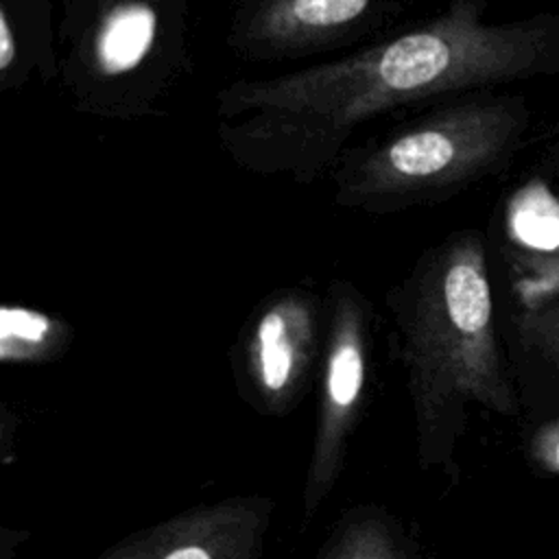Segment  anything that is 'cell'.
I'll use <instances>...</instances> for the list:
<instances>
[{
    "mask_svg": "<svg viewBox=\"0 0 559 559\" xmlns=\"http://www.w3.org/2000/svg\"><path fill=\"white\" fill-rule=\"evenodd\" d=\"M393 295L417 371L435 391L472 395L507 415L518 411L478 231H459L426 249Z\"/></svg>",
    "mask_w": 559,
    "mask_h": 559,
    "instance_id": "7a4b0ae2",
    "label": "cell"
},
{
    "mask_svg": "<svg viewBox=\"0 0 559 559\" xmlns=\"http://www.w3.org/2000/svg\"><path fill=\"white\" fill-rule=\"evenodd\" d=\"M15 39H13V31H11V22L7 11L2 9L0 13V70L9 72L11 63L15 61Z\"/></svg>",
    "mask_w": 559,
    "mask_h": 559,
    "instance_id": "30bf717a",
    "label": "cell"
},
{
    "mask_svg": "<svg viewBox=\"0 0 559 559\" xmlns=\"http://www.w3.org/2000/svg\"><path fill=\"white\" fill-rule=\"evenodd\" d=\"M157 37V13L148 2L124 0L105 13L94 33V66L118 76L144 61Z\"/></svg>",
    "mask_w": 559,
    "mask_h": 559,
    "instance_id": "8992f818",
    "label": "cell"
},
{
    "mask_svg": "<svg viewBox=\"0 0 559 559\" xmlns=\"http://www.w3.org/2000/svg\"><path fill=\"white\" fill-rule=\"evenodd\" d=\"M50 319L26 310V308H2V352L17 345L20 349H31L44 343L50 334Z\"/></svg>",
    "mask_w": 559,
    "mask_h": 559,
    "instance_id": "9c48e42d",
    "label": "cell"
},
{
    "mask_svg": "<svg viewBox=\"0 0 559 559\" xmlns=\"http://www.w3.org/2000/svg\"><path fill=\"white\" fill-rule=\"evenodd\" d=\"M522 114L498 100L437 109L395 133L345 151L330 177L334 201L369 214L435 203L498 166L515 146Z\"/></svg>",
    "mask_w": 559,
    "mask_h": 559,
    "instance_id": "3957f363",
    "label": "cell"
},
{
    "mask_svg": "<svg viewBox=\"0 0 559 559\" xmlns=\"http://www.w3.org/2000/svg\"><path fill=\"white\" fill-rule=\"evenodd\" d=\"M513 293L522 310H535L559 299V249L550 253H533L520 260V275Z\"/></svg>",
    "mask_w": 559,
    "mask_h": 559,
    "instance_id": "52a82bcc",
    "label": "cell"
},
{
    "mask_svg": "<svg viewBox=\"0 0 559 559\" xmlns=\"http://www.w3.org/2000/svg\"><path fill=\"white\" fill-rule=\"evenodd\" d=\"M164 559H212V555L201 546H181L168 552Z\"/></svg>",
    "mask_w": 559,
    "mask_h": 559,
    "instance_id": "8fae6325",
    "label": "cell"
},
{
    "mask_svg": "<svg viewBox=\"0 0 559 559\" xmlns=\"http://www.w3.org/2000/svg\"><path fill=\"white\" fill-rule=\"evenodd\" d=\"M518 330L524 345L559 371V299L535 310H522L518 317Z\"/></svg>",
    "mask_w": 559,
    "mask_h": 559,
    "instance_id": "ba28073f",
    "label": "cell"
},
{
    "mask_svg": "<svg viewBox=\"0 0 559 559\" xmlns=\"http://www.w3.org/2000/svg\"><path fill=\"white\" fill-rule=\"evenodd\" d=\"M373 7V0H264L245 26V48L264 55H284L330 41L349 31Z\"/></svg>",
    "mask_w": 559,
    "mask_h": 559,
    "instance_id": "277c9868",
    "label": "cell"
},
{
    "mask_svg": "<svg viewBox=\"0 0 559 559\" xmlns=\"http://www.w3.org/2000/svg\"><path fill=\"white\" fill-rule=\"evenodd\" d=\"M314 334L312 299L304 290L275 297L258 317L251 338L255 373L264 389L284 391L299 373Z\"/></svg>",
    "mask_w": 559,
    "mask_h": 559,
    "instance_id": "5b68a950",
    "label": "cell"
},
{
    "mask_svg": "<svg viewBox=\"0 0 559 559\" xmlns=\"http://www.w3.org/2000/svg\"><path fill=\"white\" fill-rule=\"evenodd\" d=\"M480 0L352 55L236 81L216 94V135L247 173L310 183L330 173L356 129L397 107L524 79L559 61V22H485Z\"/></svg>",
    "mask_w": 559,
    "mask_h": 559,
    "instance_id": "6da1fadb",
    "label": "cell"
}]
</instances>
